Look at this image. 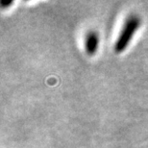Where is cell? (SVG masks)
Here are the masks:
<instances>
[{
	"mask_svg": "<svg viewBox=\"0 0 148 148\" xmlns=\"http://www.w3.org/2000/svg\"><path fill=\"white\" fill-rule=\"evenodd\" d=\"M13 1H6V0H1V6L3 8H6L7 6L11 5Z\"/></svg>",
	"mask_w": 148,
	"mask_h": 148,
	"instance_id": "obj_3",
	"label": "cell"
},
{
	"mask_svg": "<svg viewBox=\"0 0 148 148\" xmlns=\"http://www.w3.org/2000/svg\"><path fill=\"white\" fill-rule=\"evenodd\" d=\"M141 18L140 16L136 14H129L128 17L125 19L121 31L114 42V50L115 53H121L128 47L129 43L133 40V37L137 33L138 28L140 27Z\"/></svg>",
	"mask_w": 148,
	"mask_h": 148,
	"instance_id": "obj_1",
	"label": "cell"
},
{
	"mask_svg": "<svg viewBox=\"0 0 148 148\" xmlns=\"http://www.w3.org/2000/svg\"><path fill=\"white\" fill-rule=\"evenodd\" d=\"M99 45V36L97 32L90 30L86 35L85 50L88 56H93L96 53Z\"/></svg>",
	"mask_w": 148,
	"mask_h": 148,
	"instance_id": "obj_2",
	"label": "cell"
}]
</instances>
